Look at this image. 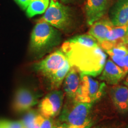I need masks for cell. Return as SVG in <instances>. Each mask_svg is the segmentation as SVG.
I'll use <instances>...</instances> for the list:
<instances>
[{"mask_svg":"<svg viewBox=\"0 0 128 128\" xmlns=\"http://www.w3.org/2000/svg\"><path fill=\"white\" fill-rule=\"evenodd\" d=\"M37 116L38 113L34 110H30L22 121L24 128H34L35 119Z\"/></svg>","mask_w":128,"mask_h":128,"instance_id":"cell-20","label":"cell"},{"mask_svg":"<svg viewBox=\"0 0 128 128\" xmlns=\"http://www.w3.org/2000/svg\"><path fill=\"white\" fill-rule=\"evenodd\" d=\"M92 108V103L67 98L59 121L73 128H91L94 124Z\"/></svg>","mask_w":128,"mask_h":128,"instance_id":"cell-3","label":"cell"},{"mask_svg":"<svg viewBox=\"0 0 128 128\" xmlns=\"http://www.w3.org/2000/svg\"><path fill=\"white\" fill-rule=\"evenodd\" d=\"M54 1H56V0H54Z\"/></svg>","mask_w":128,"mask_h":128,"instance_id":"cell-32","label":"cell"},{"mask_svg":"<svg viewBox=\"0 0 128 128\" xmlns=\"http://www.w3.org/2000/svg\"><path fill=\"white\" fill-rule=\"evenodd\" d=\"M110 0H87L86 14L87 23L92 25L103 17L108 9Z\"/></svg>","mask_w":128,"mask_h":128,"instance_id":"cell-9","label":"cell"},{"mask_svg":"<svg viewBox=\"0 0 128 128\" xmlns=\"http://www.w3.org/2000/svg\"><path fill=\"white\" fill-rule=\"evenodd\" d=\"M50 3V0H31L26 10L28 17H33L38 14H44Z\"/></svg>","mask_w":128,"mask_h":128,"instance_id":"cell-16","label":"cell"},{"mask_svg":"<svg viewBox=\"0 0 128 128\" xmlns=\"http://www.w3.org/2000/svg\"><path fill=\"white\" fill-rule=\"evenodd\" d=\"M128 31V26H114L108 32L104 40L99 44V46L106 51L118 45H126L125 38Z\"/></svg>","mask_w":128,"mask_h":128,"instance_id":"cell-10","label":"cell"},{"mask_svg":"<svg viewBox=\"0 0 128 128\" xmlns=\"http://www.w3.org/2000/svg\"><path fill=\"white\" fill-rule=\"evenodd\" d=\"M65 93L60 90H54L48 94L40 103V114L46 118H55L61 111Z\"/></svg>","mask_w":128,"mask_h":128,"instance_id":"cell-7","label":"cell"},{"mask_svg":"<svg viewBox=\"0 0 128 128\" xmlns=\"http://www.w3.org/2000/svg\"><path fill=\"white\" fill-rule=\"evenodd\" d=\"M92 128H110L104 127V126H96V127H94Z\"/></svg>","mask_w":128,"mask_h":128,"instance_id":"cell-30","label":"cell"},{"mask_svg":"<svg viewBox=\"0 0 128 128\" xmlns=\"http://www.w3.org/2000/svg\"><path fill=\"white\" fill-rule=\"evenodd\" d=\"M61 50L71 66L80 72L94 77L101 74L106 62V54L100 46L88 47L68 40L62 44Z\"/></svg>","mask_w":128,"mask_h":128,"instance_id":"cell-1","label":"cell"},{"mask_svg":"<svg viewBox=\"0 0 128 128\" xmlns=\"http://www.w3.org/2000/svg\"><path fill=\"white\" fill-rule=\"evenodd\" d=\"M124 77L123 70L113 60H106L100 79L111 85H117Z\"/></svg>","mask_w":128,"mask_h":128,"instance_id":"cell-11","label":"cell"},{"mask_svg":"<svg viewBox=\"0 0 128 128\" xmlns=\"http://www.w3.org/2000/svg\"><path fill=\"white\" fill-rule=\"evenodd\" d=\"M110 20L114 26H128V0H118L110 11Z\"/></svg>","mask_w":128,"mask_h":128,"instance_id":"cell-12","label":"cell"},{"mask_svg":"<svg viewBox=\"0 0 128 128\" xmlns=\"http://www.w3.org/2000/svg\"><path fill=\"white\" fill-rule=\"evenodd\" d=\"M111 98L114 107L121 113L128 112V87L116 86L110 92Z\"/></svg>","mask_w":128,"mask_h":128,"instance_id":"cell-14","label":"cell"},{"mask_svg":"<svg viewBox=\"0 0 128 128\" xmlns=\"http://www.w3.org/2000/svg\"><path fill=\"white\" fill-rule=\"evenodd\" d=\"M112 60L118 65L122 70H124V56H119L116 55H110Z\"/></svg>","mask_w":128,"mask_h":128,"instance_id":"cell-23","label":"cell"},{"mask_svg":"<svg viewBox=\"0 0 128 128\" xmlns=\"http://www.w3.org/2000/svg\"><path fill=\"white\" fill-rule=\"evenodd\" d=\"M123 72L124 76L128 74V55L124 56V68L123 70Z\"/></svg>","mask_w":128,"mask_h":128,"instance_id":"cell-25","label":"cell"},{"mask_svg":"<svg viewBox=\"0 0 128 128\" xmlns=\"http://www.w3.org/2000/svg\"><path fill=\"white\" fill-rule=\"evenodd\" d=\"M60 1L64 3H69V2H71V1H73V0H60Z\"/></svg>","mask_w":128,"mask_h":128,"instance_id":"cell-28","label":"cell"},{"mask_svg":"<svg viewBox=\"0 0 128 128\" xmlns=\"http://www.w3.org/2000/svg\"><path fill=\"white\" fill-rule=\"evenodd\" d=\"M124 86H126V87H128V76H127V78H126L125 81H124Z\"/></svg>","mask_w":128,"mask_h":128,"instance_id":"cell-27","label":"cell"},{"mask_svg":"<svg viewBox=\"0 0 128 128\" xmlns=\"http://www.w3.org/2000/svg\"><path fill=\"white\" fill-rule=\"evenodd\" d=\"M106 84L81 72V81L74 100L83 103H94L103 96Z\"/></svg>","mask_w":128,"mask_h":128,"instance_id":"cell-4","label":"cell"},{"mask_svg":"<svg viewBox=\"0 0 128 128\" xmlns=\"http://www.w3.org/2000/svg\"><path fill=\"white\" fill-rule=\"evenodd\" d=\"M35 124L38 126L39 128H55L54 122L51 118H46L43 115L38 114L35 119Z\"/></svg>","mask_w":128,"mask_h":128,"instance_id":"cell-19","label":"cell"},{"mask_svg":"<svg viewBox=\"0 0 128 128\" xmlns=\"http://www.w3.org/2000/svg\"><path fill=\"white\" fill-rule=\"evenodd\" d=\"M125 44H128V31L127 34H126V38H125Z\"/></svg>","mask_w":128,"mask_h":128,"instance_id":"cell-29","label":"cell"},{"mask_svg":"<svg viewBox=\"0 0 128 128\" xmlns=\"http://www.w3.org/2000/svg\"><path fill=\"white\" fill-rule=\"evenodd\" d=\"M108 55H116L119 56H125L128 55V49L124 44H120L112 48V49L106 50Z\"/></svg>","mask_w":128,"mask_h":128,"instance_id":"cell-21","label":"cell"},{"mask_svg":"<svg viewBox=\"0 0 128 128\" xmlns=\"http://www.w3.org/2000/svg\"><path fill=\"white\" fill-rule=\"evenodd\" d=\"M31 0H15V1L17 3L22 10H26L28 7Z\"/></svg>","mask_w":128,"mask_h":128,"instance_id":"cell-24","label":"cell"},{"mask_svg":"<svg viewBox=\"0 0 128 128\" xmlns=\"http://www.w3.org/2000/svg\"><path fill=\"white\" fill-rule=\"evenodd\" d=\"M38 103V97L31 91L25 88H20L15 94L13 108L15 112L21 113L29 110Z\"/></svg>","mask_w":128,"mask_h":128,"instance_id":"cell-8","label":"cell"},{"mask_svg":"<svg viewBox=\"0 0 128 128\" xmlns=\"http://www.w3.org/2000/svg\"><path fill=\"white\" fill-rule=\"evenodd\" d=\"M69 41L81 45L88 46V47H96L99 46L98 43L95 38L90 34H82L76 36L69 39Z\"/></svg>","mask_w":128,"mask_h":128,"instance_id":"cell-18","label":"cell"},{"mask_svg":"<svg viewBox=\"0 0 128 128\" xmlns=\"http://www.w3.org/2000/svg\"><path fill=\"white\" fill-rule=\"evenodd\" d=\"M66 55L62 50H57L47 56L44 60L34 65V69L49 79L68 61Z\"/></svg>","mask_w":128,"mask_h":128,"instance_id":"cell-6","label":"cell"},{"mask_svg":"<svg viewBox=\"0 0 128 128\" xmlns=\"http://www.w3.org/2000/svg\"><path fill=\"white\" fill-rule=\"evenodd\" d=\"M0 128H24L22 121L0 120Z\"/></svg>","mask_w":128,"mask_h":128,"instance_id":"cell-22","label":"cell"},{"mask_svg":"<svg viewBox=\"0 0 128 128\" xmlns=\"http://www.w3.org/2000/svg\"><path fill=\"white\" fill-rule=\"evenodd\" d=\"M81 81V72L74 66H71L64 80V93L67 98H74Z\"/></svg>","mask_w":128,"mask_h":128,"instance_id":"cell-13","label":"cell"},{"mask_svg":"<svg viewBox=\"0 0 128 128\" xmlns=\"http://www.w3.org/2000/svg\"><path fill=\"white\" fill-rule=\"evenodd\" d=\"M68 128V125H66V124H62L58 126V127H56L55 128Z\"/></svg>","mask_w":128,"mask_h":128,"instance_id":"cell-26","label":"cell"},{"mask_svg":"<svg viewBox=\"0 0 128 128\" xmlns=\"http://www.w3.org/2000/svg\"><path fill=\"white\" fill-rule=\"evenodd\" d=\"M60 41V32L44 21L39 20L32 32L30 52L40 58L58 44Z\"/></svg>","mask_w":128,"mask_h":128,"instance_id":"cell-2","label":"cell"},{"mask_svg":"<svg viewBox=\"0 0 128 128\" xmlns=\"http://www.w3.org/2000/svg\"><path fill=\"white\" fill-rule=\"evenodd\" d=\"M126 128H128V124L127 125V126H126Z\"/></svg>","mask_w":128,"mask_h":128,"instance_id":"cell-31","label":"cell"},{"mask_svg":"<svg viewBox=\"0 0 128 128\" xmlns=\"http://www.w3.org/2000/svg\"><path fill=\"white\" fill-rule=\"evenodd\" d=\"M71 65L68 60L64 65V66L60 68L55 74L53 75L49 78V80L50 81L51 89L54 90L58 89L60 87L62 82H64V79L66 77L67 74L71 69Z\"/></svg>","mask_w":128,"mask_h":128,"instance_id":"cell-17","label":"cell"},{"mask_svg":"<svg viewBox=\"0 0 128 128\" xmlns=\"http://www.w3.org/2000/svg\"><path fill=\"white\" fill-rule=\"evenodd\" d=\"M40 20L58 29L65 30L71 23L70 9L58 1L50 0Z\"/></svg>","mask_w":128,"mask_h":128,"instance_id":"cell-5","label":"cell"},{"mask_svg":"<svg viewBox=\"0 0 128 128\" xmlns=\"http://www.w3.org/2000/svg\"><path fill=\"white\" fill-rule=\"evenodd\" d=\"M114 27L110 19L101 18L91 25L88 33L95 38L98 44H100L104 40L107 34Z\"/></svg>","mask_w":128,"mask_h":128,"instance_id":"cell-15","label":"cell"}]
</instances>
